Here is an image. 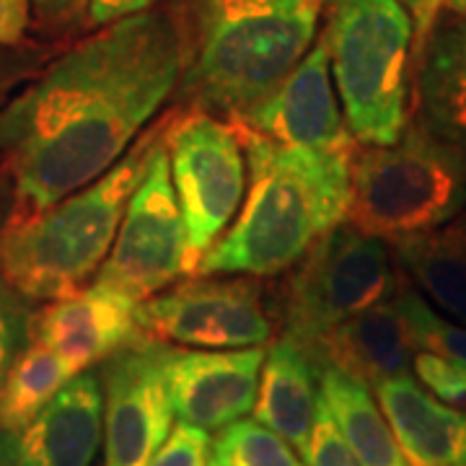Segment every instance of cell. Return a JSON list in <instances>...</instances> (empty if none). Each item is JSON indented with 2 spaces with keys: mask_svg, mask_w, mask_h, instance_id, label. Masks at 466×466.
Here are the masks:
<instances>
[{
  "mask_svg": "<svg viewBox=\"0 0 466 466\" xmlns=\"http://www.w3.org/2000/svg\"><path fill=\"white\" fill-rule=\"evenodd\" d=\"M182 47L167 8L104 24L50 60L0 109L16 216H34L115 167L167 104Z\"/></svg>",
  "mask_w": 466,
  "mask_h": 466,
  "instance_id": "1",
  "label": "cell"
},
{
  "mask_svg": "<svg viewBox=\"0 0 466 466\" xmlns=\"http://www.w3.org/2000/svg\"><path fill=\"white\" fill-rule=\"evenodd\" d=\"M324 0H164L182 47L174 96L238 122L314 47Z\"/></svg>",
  "mask_w": 466,
  "mask_h": 466,
  "instance_id": "2",
  "label": "cell"
},
{
  "mask_svg": "<svg viewBox=\"0 0 466 466\" xmlns=\"http://www.w3.org/2000/svg\"><path fill=\"white\" fill-rule=\"evenodd\" d=\"M247 156V200L198 275L272 278L348 218L350 148L280 146L233 125Z\"/></svg>",
  "mask_w": 466,
  "mask_h": 466,
  "instance_id": "3",
  "label": "cell"
},
{
  "mask_svg": "<svg viewBox=\"0 0 466 466\" xmlns=\"http://www.w3.org/2000/svg\"><path fill=\"white\" fill-rule=\"evenodd\" d=\"M158 130V127H156ZM137 137L99 179L0 233V278L29 300H57L86 288L115 244L158 135Z\"/></svg>",
  "mask_w": 466,
  "mask_h": 466,
  "instance_id": "4",
  "label": "cell"
},
{
  "mask_svg": "<svg viewBox=\"0 0 466 466\" xmlns=\"http://www.w3.org/2000/svg\"><path fill=\"white\" fill-rule=\"evenodd\" d=\"M321 42L350 135L389 146L410 122L412 18L400 0H324Z\"/></svg>",
  "mask_w": 466,
  "mask_h": 466,
  "instance_id": "5",
  "label": "cell"
},
{
  "mask_svg": "<svg viewBox=\"0 0 466 466\" xmlns=\"http://www.w3.org/2000/svg\"><path fill=\"white\" fill-rule=\"evenodd\" d=\"M466 210V161L410 119L389 146L352 150L350 226L389 244L441 228Z\"/></svg>",
  "mask_w": 466,
  "mask_h": 466,
  "instance_id": "6",
  "label": "cell"
},
{
  "mask_svg": "<svg viewBox=\"0 0 466 466\" xmlns=\"http://www.w3.org/2000/svg\"><path fill=\"white\" fill-rule=\"evenodd\" d=\"M401 278L389 241L342 220L290 267L280 296L283 334L311 348L337 324L391 299Z\"/></svg>",
  "mask_w": 466,
  "mask_h": 466,
  "instance_id": "7",
  "label": "cell"
},
{
  "mask_svg": "<svg viewBox=\"0 0 466 466\" xmlns=\"http://www.w3.org/2000/svg\"><path fill=\"white\" fill-rule=\"evenodd\" d=\"M161 137L184 218V265L198 275L247 195V156L231 122L195 109L164 125Z\"/></svg>",
  "mask_w": 466,
  "mask_h": 466,
  "instance_id": "8",
  "label": "cell"
},
{
  "mask_svg": "<svg viewBox=\"0 0 466 466\" xmlns=\"http://www.w3.org/2000/svg\"><path fill=\"white\" fill-rule=\"evenodd\" d=\"M184 218L168 174L164 137L158 135L148 168L135 187L115 244L96 272V283L133 300H146L187 275Z\"/></svg>",
  "mask_w": 466,
  "mask_h": 466,
  "instance_id": "9",
  "label": "cell"
},
{
  "mask_svg": "<svg viewBox=\"0 0 466 466\" xmlns=\"http://www.w3.org/2000/svg\"><path fill=\"white\" fill-rule=\"evenodd\" d=\"M140 329L167 345L195 350L259 348L275 324L257 278H195L137 303Z\"/></svg>",
  "mask_w": 466,
  "mask_h": 466,
  "instance_id": "10",
  "label": "cell"
},
{
  "mask_svg": "<svg viewBox=\"0 0 466 466\" xmlns=\"http://www.w3.org/2000/svg\"><path fill=\"white\" fill-rule=\"evenodd\" d=\"M167 342L140 334L99 363L104 466H146L174 428L164 360Z\"/></svg>",
  "mask_w": 466,
  "mask_h": 466,
  "instance_id": "11",
  "label": "cell"
},
{
  "mask_svg": "<svg viewBox=\"0 0 466 466\" xmlns=\"http://www.w3.org/2000/svg\"><path fill=\"white\" fill-rule=\"evenodd\" d=\"M265 345L195 350L168 345L164 376L174 415L205 431H223L254 410Z\"/></svg>",
  "mask_w": 466,
  "mask_h": 466,
  "instance_id": "12",
  "label": "cell"
},
{
  "mask_svg": "<svg viewBox=\"0 0 466 466\" xmlns=\"http://www.w3.org/2000/svg\"><path fill=\"white\" fill-rule=\"evenodd\" d=\"M233 125L280 146L324 150L355 146V137L345 125L329 70V55L321 39L314 42V47L303 55V60L272 94H267L249 115Z\"/></svg>",
  "mask_w": 466,
  "mask_h": 466,
  "instance_id": "13",
  "label": "cell"
},
{
  "mask_svg": "<svg viewBox=\"0 0 466 466\" xmlns=\"http://www.w3.org/2000/svg\"><path fill=\"white\" fill-rule=\"evenodd\" d=\"M104 441L99 373H76L39 415L14 433H0V466H94Z\"/></svg>",
  "mask_w": 466,
  "mask_h": 466,
  "instance_id": "14",
  "label": "cell"
},
{
  "mask_svg": "<svg viewBox=\"0 0 466 466\" xmlns=\"http://www.w3.org/2000/svg\"><path fill=\"white\" fill-rule=\"evenodd\" d=\"M140 334L146 332L137 324V300L99 283L50 300L32 324L34 339L47 345L73 376L104 363Z\"/></svg>",
  "mask_w": 466,
  "mask_h": 466,
  "instance_id": "15",
  "label": "cell"
},
{
  "mask_svg": "<svg viewBox=\"0 0 466 466\" xmlns=\"http://www.w3.org/2000/svg\"><path fill=\"white\" fill-rule=\"evenodd\" d=\"M410 119L466 161V18L443 11L412 55Z\"/></svg>",
  "mask_w": 466,
  "mask_h": 466,
  "instance_id": "16",
  "label": "cell"
},
{
  "mask_svg": "<svg viewBox=\"0 0 466 466\" xmlns=\"http://www.w3.org/2000/svg\"><path fill=\"white\" fill-rule=\"evenodd\" d=\"M306 350L319 373L334 368L373 391L376 383L412 373V358L420 348L394 293L389 300L337 324Z\"/></svg>",
  "mask_w": 466,
  "mask_h": 466,
  "instance_id": "17",
  "label": "cell"
},
{
  "mask_svg": "<svg viewBox=\"0 0 466 466\" xmlns=\"http://www.w3.org/2000/svg\"><path fill=\"white\" fill-rule=\"evenodd\" d=\"M373 397L410 466H466V407L441 401L410 373L376 383Z\"/></svg>",
  "mask_w": 466,
  "mask_h": 466,
  "instance_id": "18",
  "label": "cell"
},
{
  "mask_svg": "<svg viewBox=\"0 0 466 466\" xmlns=\"http://www.w3.org/2000/svg\"><path fill=\"white\" fill-rule=\"evenodd\" d=\"M321 400V373L300 342L280 334L265 352L254 420L285 438L300 456L309 449L317 407Z\"/></svg>",
  "mask_w": 466,
  "mask_h": 466,
  "instance_id": "19",
  "label": "cell"
},
{
  "mask_svg": "<svg viewBox=\"0 0 466 466\" xmlns=\"http://www.w3.org/2000/svg\"><path fill=\"white\" fill-rule=\"evenodd\" d=\"M391 249L420 296L466 327V218L400 238Z\"/></svg>",
  "mask_w": 466,
  "mask_h": 466,
  "instance_id": "20",
  "label": "cell"
},
{
  "mask_svg": "<svg viewBox=\"0 0 466 466\" xmlns=\"http://www.w3.org/2000/svg\"><path fill=\"white\" fill-rule=\"evenodd\" d=\"M321 397L360 466H410L397 435L366 383L355 381L334 368H324Z\"/></svg>",
  "mask_w": 466,
  "mask_h": 466,
  "instance_id": "21",
  "label": "cell"
},
{
  "mask_svg": "<svg viewBox=\"0 0 466 466\" xmlns=\"http://www.w3.org/2000/svg\"><path fill=\"white\" fill-rule=\"evenodd\" d=\"M70 379L73 373L66 363L32 337L29 345L18 352L0 391V433L24 428Z\"/></svg>",
  "mask_w": 466,
  "mask_h": 466,
  "instance_id": "22",
  "label": "cell"
},
{
  "mask_svg": "<svg viewBox=\"0 0 466 466\" xmlns=\"http://www.w3.org/2000/svg\"><path fill=\"white\" fill-rule=\"evenodd\" d=\"M213 453L231 466H306L285 438L247 417L218 431Z\"/></svg>",
  "mask_w": 466,
  "mask_h": 466,
  "instance_id": "23",
  "label": "cell"
},
{
  "mask_svg": "<svg viewBox=\"0 0 466 466\" xmlns=\"http://www.w3.org/2000/svg\"><path fill=\"white\" fill-rule=\"evenodd\" d=\"M397 300L412 327L420 350H433L446 355L466 373V327L459 321L443 319L428 300L420 296L415 285L401 278L397 288Z\"/></svg>",
  "mask_w": 466,
  "mask_h": 466,
  "instance_id": "24",
  "label": "cell"
},
{
  "mask_svg": "<svg viewBox=\"0 0 466 466\" xmlns=\"http://www.w3.org/2000/svg\"><path fill=\"white\" fill-rule=\"evenodd\" d=\"M32 300L0 278V391L18 352L32 339Z\"/></svg>",
  "mask_w": 466,
  "mask_h": 466,
  "instance_id": "25",
  "label": "cell"
},
{
  "mask_svg": "<svg viewBox=\"0 0 466 466\" xmlns=\"http://www.w3.org/2000/svg\"><path fill=\"white\" fill-rule=\"evenodd\" d=\"M412 373L433 397L453 407H466V373L446 355L433 350H417Z\"/></svg>",
  "mask_w": 466,
  "mask_h": 466,
  "instance_id": "26",
  "label": "cell"
},
{
  "mask_svg": "<svg viewBox=\"0 0 466 466\" xmlns=\"http://www.w3.org/2000/svg\"><path fill=\"white\" fill-rule=\"evenodd\" d=\"M303 464L306 466H360L355 459V453L348 446L345 435L339 433L332 412L327 407L324 397L319 400L317 420H314V431L309 449L303 453Z\"/></svg>",
  "mask_w": 466,
  "mask_h": 466,
  "instance_id": "27",
  "label": "cell"
},
{
  "mask_svg": "<svg viewBox=\"0 0 466 466\" xmlns=\"http://www.w3.org/2000/svg\"><path fill=\"white\" fill-rule=\"evenodd\" d=\"M213 456L210 431L179 422L146 466H208Z\"/></svg>",
  "mask_w": 466,
  "mask_h": 466,
  "instance_id": "28",
  "label": "cell"
},
{
  "mask_svg": "<svg viewBox=\"0 0 466 466\" xmlns=\"http://www.w3.org/2000/svg\"><path fill=\"white\" fill-rule=\"evenodd\" d=\"M45 60H47V50L39 47H26V45L0 47V109L21 86L32 81L42 70Z\"/></svg>",
  "mask_w": 466,
  "mask_h": 466,
  "instance_id": "29",
  "label": "cell"
},
{
  "mask_svg": "<svg viewBox=\"0 0 466 466\" xmlns=\"http://www.w3.org/2000/svg\"><path fill=\"white\" fill-rule=\"evenodd\" d=\"M29 5L45 29L63 32L88 18L91 0H29Z\"/></svg>",
  "mask_w": 466,
  "mask_h": 466,
  "instance_id": "30",
  "label": "cell"
},
{
  "mask_svg": "<svg viewBox=\"0 0 466 466\" xmlns=\"http://www.w3.org/2000/svg\"><path fill=\"white\" fill-rule=\"evenodd\" d=\"M32 24L29 0H0V47L24 45Z\"/></svg>",
  "mask_w": 466,
  "mask_h": 466,
  "instance_id": "31",
  "label": "cell"
},
{
  "mask_svg": "<svg viewBox=\"0 0 466 466\" xmlns=\"http://www.w3.org/2000/svg\"><path fill=\"white\" fill-rule=\"evenodd\" d=\"M404 5V11L412 18V29H415V47H412V55H415L422 42L428 39V34L435 26L438 16L446 11V3L449 0H400Z\"/></svg>",
  "mask_w": 466,
  "mask_h": 466,
  "instance_id": "32",
  "label": "cell"
},
{
  "mask_svg": "<svg viewBox=\"0 0 466 466\" xmlns=\"http://www.w3.org/2000/svg\"><path fill=\"white\" fill-rule=\"evenodd\" d=\"M156 0H91L88 5V24L91 26H104L116 18L140 14L146 8H153Z\"/></svg>",
  "mask_w": 466,
  "mask_h": 466,
  "instance_id": "33",
  "label": "cell"
},
{
  "mask_svg": "<svg viewBox=\"0 0 466 466\" xmlns=\"http://www.w3.org/2000/svg\"><path fill=\"white\" fill-rule=\"evenodd\" d=\"M446 11L466 18V0H449V3H446Z\"/></svg>",
  "mask_w": 466,
  "mask_h": 466,
  "instance_id": "34",
  "label": "cell"
},
{
  "mask_svg": "<svg viewBox=\"0 0 466 466\" xmlns=\"http://www.w3.org/2000/svg\"><path fill=\"white\" fill-rule=\"evenodd\" d=\"M208 466H231V464H228V461H223L218 453H213V456H210V461H208Z\"/></svg>",
  "mask_w": 466,
  "mask_h": 466,
  "instance_id": "35",
  "label": "cell"
},
{
  "mask_svg": "<svg viewBox=\"0 0 466 466\" xmlns=\"http://www.w3.org/2000/svg\"><path fill=\"white\" fill-rule=\"evenodd\" d=\"M461 216H464V218H466V210H464V213H461Z\"/></svg>",
  "mask_w": 466,
  "mask_h": 466,
  "instance_id": "36",
  "label": "cell"
}]
</instances>
